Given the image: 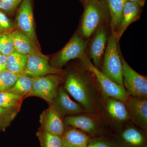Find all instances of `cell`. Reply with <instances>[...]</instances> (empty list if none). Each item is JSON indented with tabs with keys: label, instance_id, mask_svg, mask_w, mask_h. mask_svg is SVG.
Wrapping results in <instances>:
<instances>
[{
	"label": "cell",
	"instance_id": "6da1fadb",
	"mask_svg": "<svg viewBox=\"0 0 147 147\" xmlns=\"http://www.w3.org/2000/svg\"><path fill=\"white\" fill-rule=\"evenodd\" d=\"M85 68V70H73L69 73L64 88L86 112L93 113L96 109V93L92 82V73Z\"/></svg>",
	"mask_w": 147,
	"mask_h": 147
},
{
	"label": "cell",
	"instance_id": "7a4b0ae2",
	"mask_svg": "<svg viewBox=\"0 0 147 147\" xmlns=\"http://www.w3.org/2000/svg\"><path fill=\"white\" fill-rule=\"evenodd\" d=\"M84 7L79 33L87 39L100 26L110 25V15L107 0H89Z\"/></svg>",
	"mask_w": 147,
	"mask_h": 147
},
{
	"label": "cell",
	"instance_id": "3957f363",
	"mask_svg": "<svg viewBox=\"0 0 147 147\" xmlns=\"http://www.w3.org/2000/svg\"><path fill=\"white\" fill-rule=\"evenodd\" d=\"M119 41L114 35L111 34L108 38L101 72L116 84L123 85Z\"/></svg>",
	"mask_w": 147,
	"mask_h": 147
},
{
	"label": "cell",
	"instance_id": "277c9868",
	"mask_svg": "<svg viewBox=\"0 0 147 147\" xmlns=\"http://www.w3.org/2000/svg\"><path fill=\"white\" fill-rule=\"evenodd\" d=\"M88 44V40L80 34L76 33L68 43L52 59L51 65L62 69L69 61L76 59H82L86 57V52Z\"/></svg>",
	"mask_w": 147,
	"mask_h": 147
},
{
	"label": "cell",
	"instance_id": "5b68a950",
	"mask_svg": "<svg viewBox=\"0 0 147 147\" xmlns=\"http://www.w3.org/2000/svg\"><path fill=\"white\" fill-rule=\"evenodd\" d=\"M84 65L90 71L97 81L101 90L107 97L113 98L126 102L129 96L123 85H119L105 76L95 66L86 56L81 59Z\"/></svg>",
	"mask_w": 147,
	"mask_h": 147
},
{
	"label": "cell",
	"instance_id": "8992f818",
	"mask_svg": "<svg viewBox=\"0 0 147 147\" xmlns=\"http://www.w3.org/2000/svg\"><path fill=\"white\" fill-rule=\"evenodd\" d=\"M123 85L129 96L147 98V78L133 69L124 59L120 51Z\"/></svg>",
	"mask_w": 147,
	"mask_h": 147
},
{
	"label": "cell",
	"instance_id": "52a82bcc",
	"mask_svg": "<svg viewBox=\"0 0 147 147\" xmlns=\"http://www.w3.org/2000/svg\"><path fill=\"white\" fill-rule=\"evenodd\" d=\"M62 75L50 74L34 78L32 89L26 97L37 96L51 103L57 94Z\"/></svg>",
	"mask_w": 147,
	"mask_h": 147
},
{
	"label": "cell",
	"instance_id": "ba28073f",
	"mask_svg": "<svg viewBox=\"0 0 147 147\" xmlns=\"http://www.w3.org/2000/svg\"><path fill=\"white\" fill-rule=\"evenodd\" d=\"M16 24L17 29L28 37L38 47L31 0H24L21 3L16 14Z\"/></svg>",
	"mask_w": 147,
	"mask_h": 147
},
{
	"label": "cell",
	"instance_id": "9c48e42d",
	"mask_svg": "<svg viewBox=\"0 0 147 147\" xmlns=\"http://www.w3.org/2000/svg\"><path fill=\"white\" fill-rule=\"evenodd\" d=\"M27 62L24 75L34 78L47 74L63 75L62 69L56 68L50 65L47 57L35 55H27Z\"/></svg>",
	"mask_w": 147,
	"mask_h": 147
},
{
	"label": "cell",
	"instance_id": "30bf717a",
	"mask_svg": "<svg viewBox=\"0 0 147 147\" xmlns=\"http://www.w3.org/2000/svg\"><path fill=\"white\" fill-rule=\"evenodd\" d=\"M50 105L55 108L62 119L86 112L79 103L71 100L64 88L62 87H59L57 96Z\"/></svg>",
	"mask_w": 147,
	"mask_h": 147
},
{
	"label": "cell",
	"instance_id": "8fae6325",
	"mask_svg": "<svg viewBox=\"0 0 147 147\" xmlns=\"http://www.w3.org/2000/svg\"><path fill=\"white\" fill-rule=\"evenodd\" d=\"M107 25L98 28L94 32L89 47V55L93 64L98 67L105 53L108 39Z\"/></svg>",
	"mask_w": 147,
	"mask_h": 147
},
{
	"label": "cell",
	"instance_id": "7c38bea8",
	"mask_svg": "<svg viewBox=\"0 0 147 147\" xmlns=\"http://www.w3.org/2000/svg\"><path fill=\"white\" fill-rule=\"evenodd\" d=\"M129 118L139 127L147 128V98L129 96L125 102Z\"/></svg>",
	"mask_w": 147,
	"mask_h": 147
},
{
	"label": "cell",
	"instance_id": "4fadbf2b",
	"mask_svg": "<svg viewBox=\"0 0 147 147\" xmlns=\"http://www.w3.org/2000/svg\"><path fill=\"white\" fill-rule=\"evenodd\" d=\"M115 147H146L144 133L131 125H126L116 139Z\"/></svg>",
	"mask_w": 147,
	"mask_h": 147
},
{
	"label": "cell",
	"instance_id": "5bb4252c",
	"mask_svg": "<svg viewBox=\"0 0 147 147\" xmlns=\"http://www.w3.org/2000/svg\"><path fill=\"white\" fill-rule=\"evenodd\" d=\"M40 128L58 137H61L65 129L63 119L51 105L40 114Z\"/></svg>",
	"mask_w": 147,
	"mask_h": 147
},
{
	"label": "cell",
	"instance_id": "9a60e30c",
	"mask_svg": "<svg viewBox=\"0 0 147 147\" xmlns=\"http://www.w3.org/2000/svg\"><path fill=\"white\" fill-rule=\"evenodd\" d=\"M12 38L15 51L25 55H35L46 57L41 53L38 47L31 40L18 29L9 33Z\"/></svg>",
	"mask_w": 147,
	"mask_h": 147
},
{
	"label": "cell",
	"instance_id": "2e32d148",
	"mask_svg": "<svg viewBox=\"0 0 147 147\" xmlns=\"http://www.w3.org/2000/svg\"><path fill=\"white\" fill-rule=\"evenodd\" d=\"M61 138L62 147H86L89 142L86 133L69 126L65 128Z\"/></svg>",
	"mask_w": 147,
	"mask_h": 147
},
{
	"label": "cell",
	"instance_id": "e0dca14e",
	"mask_svg": "<svg viewBox=\"0 0 147 147\" xmlns=\"http://www.w3.org/2000/svg\"><path fill=\"white\" fill-rule=\"evenodd\" d=\"M141 7L136 3L127 1L124 6L122 16L116 37L118 40L126 30L127 27L139 18Z\"/></svg>",
	"mask_w": 147,
	"mask_h": 147
},
{
	"label": "cell",
	"instance_id": "ac0fdd59",
	"mask_svg": "<svg viewBox=\"0 0 147 147\" xmlns=\"http://www.w3.org/2000/svg\"><path fill=\"white\" fill-rule=\"evenodd\" d=\"M65 125L78 129L86 133L92 134L98 129V124L95 120L89 116L75 115L64 118Z\"/></svg>",
	"mask_w": 147,
	"mask_h": 147
},
{
	"label": "cell",
	"instance_id": "d6986e66",
	"mask_svg": "<svg viewBox=\"0 0 147 147\" xmlns=\"http://www.w3.org/2000/svg\"><path fill=\"white\" fill-rule=\"evenodd\" d=\"M105 108L108 115L115 120L123 122L130 119L125 103L120 100L107 97Z\"/></svg>",
	"mask_w": 147,
	"mask_h": 147
},
{
	"label": "cell",
	"instance_id": "ffe728a7",
	"mask_svg": "<svg viewBox=\"0 0 147 147\" xmlns=\"http://www.w3.org/2000/svg\"><path fill=\"white\" fill-rule=\"evenodd\" d=\"M127 0H107L110 15V26L112 34L116 36L120 24L124 6Z\"/></svg>",
	"mask_w": 147,
	"mask_h": 147
},
{
	"label": "cell",
	"instance_id": "44dd1931",
	"mask_svg": "<svg viewBox=\"0 0 147 147\" xmlns=\"http://www.w3.org/2000/svg\"><path fill=\"white\" fill-rule=\"evenodd\" d=\"M27 62L26 55L15 51L7 56L6 70L19 76L24 75Z\"/></svg>",
	"mask_w": 147,
	"mask_h": 147
},
{
	"label": "cell",
	"instance_id": "7402d4cb",
	"mask_svg": "<svg viewBox=\"0 0 147 147\" xmlns=\"http://www.w3.org/2000/svg\"><path fill=\"white\" fill-rule=\"evenodd\" d=\"M33 79L26 75L20 76L14 85L7 91L26 97L32 89Z\"/></svg>",
	"mask_w": 147,
	"mask_h": 147
},
{
	"label": "cell",
	"instance_id": "603a6c76",
	"mask_svg": "<svg viewBox=\"0 0 147 147\" xmlns=\"http://www.w3.org/2000/svg\"><path fill=\"white\" fill-rule=\"evenodd\" d=\"M24 96L7 91L0 92V107L5 108H21Z\"/></svg>",
	"mask_w": 147,
	"mask_h": 147
},
{
	"label": "cell",
	"instance_id": "cb8c5ba5",
	"mask_svg": "<svg viewBox=\"0 0 147 147\" xmlns=\"http://www.w3.org/2000/svg\"><path fill=\"white\" fill-rule=\"evenodd\" d=\"M41 147H62L61 137H58L40 128L37 131Z\"/></svg>",
	"mask_w": 147,
	"mask_h": 147
},
{
	"label": "cell",
	"instance_id": "d4e9b609",
	"mask_svg": "<svg viewBox=\"0 0 147 147\" xmlns=\"http://www.w3.org/2000/svg\"><path fill=\"white\" fill-rule=\"evenodd\" d=\"M21 108L0 107V130H4L14 119Z\"/></svg>",
	"mask_w": 147,
	"mask_h": 147
},
{
	"label": "cell",
	"instance_id": "484cf974",
	"mask_svg": "<svg viewBox=\"0 0 147 147\" xmlns=\"http://www.w3.org/2000/svg\"><path fill=\"white\" fill-rule=\"evenodd\" d=\"M20 76L7 70L0 72V92L9 90Z\"/></svg>",
	"mask_w": 147,
	"mask_h": 147
},
{
	"label": "cell",
	"instance_id": "4316f807",
	"mask_svg": "<svg viewBox=\"0 0 147 147\" xmlns=\"http://www.w3.org/2000/svg\"><path fill=\"white\" fill-rule=\"evenodd\" d=\"M15 51L13 40L9 33L0 34V53L8 56Z\"/></svg>",
	"mask_w": 147,
	"mask_h": 147
},
{
	"label": "cell",
	"instance_id": "83f0119b",
	"mask_svg": "<svg viewBox=\"0 0 147 147\" xmlns=\"http://www.w3.org/2000/svg\"><path fill=\"white\" fill-rule=\"evenodd\" d=\"M15 30L14 26L4 12L0 11V34L9 33Z\"/></svg>",
	"mask_w": 147,
	"mask_h": 147
},
{
	"label": "cell",
	"instance_id": "f1b7e54d",
	"mask_svg": "<svg viewBox=\"0 0 147 147\" xmlns=\"http://www.w3.org/2000/svg\"><path fill=\"white\" fill-rule=\"evenodd\" d=\"M24 0H0V11L11 13Z\"/></svg>",
	"mask_w": 147,
	"mask_h": 147
},
{
	"label": "cell",
	"instance_id": "f546056e",
	"mask_svg": "<svg viewBox=\"0 0 147 147\" xmlns=\"http://www.w3.org/2000/svg\"><path fill=\"white\" fill-rule=\"evenodd\" d=\"M94 147H115L114 145L104 140L94 139L89 142Z\"/></svg>",
	"mask_w": 147,
	"mask_h": 147
},
{
	"label": "cell",
	"instance_id": "4dcf8cb0",
	"mask_svg": "<svg viewBox=\"0 0 147 147\" xmlns=\"http://www.w3.org/2000/svg\"><path fill=\"white\" fill-rule=\"evenodd\" d=\"M7 56L0 53V72L6 70Z\"/></svg>",
	"mask_w": 147,
	"mask_h": 147
},
{
	"label": "cell",
	"instance_id": "1f68e13d",
	"mask_svg": "<svg viewBox=\"0 0 147 147\" xmlns=\"http://www.w3.org/2000/svg\"><path fill=\"white\" fill-rule=\"evenodd\" d=\"M127 1L131 2L136 3L142 7L144 5L146 0H127Z\"/></svg>",
	"mask_w": 147,
	"mask_h": 147
},
{
	"label": "cell",
	"instance_id": "d6a6232c",
	"mask_svg": "<svg viewBox=\"0 0 147 147\" xmlns=\"http://www.w3.org/2000/svg\"><path fill=\"white\" fill-rule=\"evenodd\" d=\"M81 1L82 2L84 7H85V6L86 5L87 3L88 2V1L89 0H81Z\"/></svg>",
	"mask_w": 147,
	"mask_h": 147
}]
</instances>
